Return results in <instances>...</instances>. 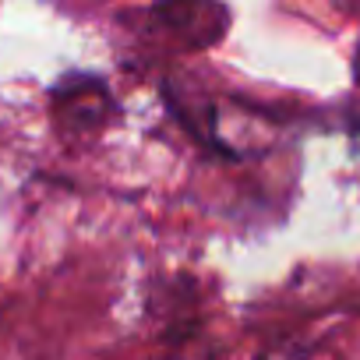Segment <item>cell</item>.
<instances>
[{
	"label": "cell",
	"mask_w": 360,
	"mask_h": 360,
	"mask_svg": "<svg viewBox=\"0 0 360 360\" xmlns=\"http://www.w3.org/2000/svg\"><path fill=\"white\" fill-rule=\"evenodd\" d=\"M262 360H325L318 353H304V349H279V353H269Z\"/></svg>",
	"instance_id": "obj_1"
},
{
	"label": "cell",
	"mask_w": 360,
	"mask_h": 360,
	"mask_svg": "<svg viewBox=\"0 0 360 360\" xmlns=\"http://www.w3.org/2000/svg\"><path fill=\"white\" fill-rule=\"evenodd\" d=\"M166 360H202V356H195V353H176V356H166Z\"/></svg>",
	"instance_id": "obj_2"
}]
</instances>
